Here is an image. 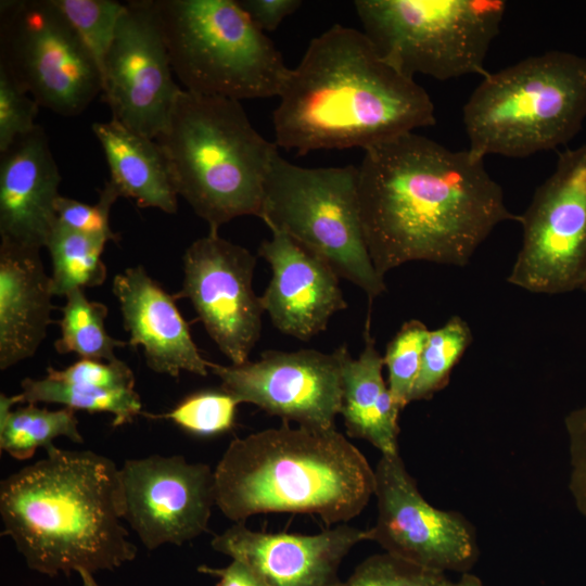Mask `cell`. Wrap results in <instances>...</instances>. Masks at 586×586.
<instances>
[{
    "instance_id": "obj_1",
    "label": "cell",
    "mask_w": 586,
    "mask_h": 586,
    "mask_svg": "<svg viewBox=\"0 0 586 586\" xmlns=\"http://www.w3.org/2000/svg\"><path fill=\"white\" fill-rule=\"evenodd\" d=\"M358 195L366 244L382 277L410 262L463 267L506 205L483 156L407 132L364 150Z\"/></svg>"
},
{
    "instance_id": "obj_2",
    "label": "cell",
    "mask_w": 586,
    "mask_h": 586,
    "mask_svg": "<svg viewBox=\"0 0 586 586\" xmlns=\"http://www.w3.org/2000/svg\"><path fill=\"white\" fill-rule=\"evenodd\" d=\"M278 98L275 142L298 155L366 150L436 123L426 90L388 63L362 30L340 24L310 41Z\"/></svg>"
},
{
    "instance_id": "obj_3",
    "label": "cell",
    "mask_w": 586,
    "mask_h": 586,
    "mask_svg": "<svg viewBox=\"0 0 586 586\" xmlns=\"http://www.w3.org/2000/svg\"><path fill=\"white\" fill-rule=\"evenodd\" d=\"M46 457L1 481L2 535L30 570L48 576L113 571L137 547L122 523L119 468L92 450L52 445Z\"/></svg>"
},
{
    "instance_id": "obj_4",
    "label": "cell",
    "mask_w": 586,
    "mask_h": 586,
    "mask_svg": "<svg viewBox=\"0 0 586 586\" xmlns=\"http://www.w3.org/2000/svg\"><path fill=\"white\" fill-rule=\"evenodd\" d=\"M374 470L335 429H266L234 438L214 469L215 506L234 523L268 512L308 513L327 525L357 517Z\"/></svg>"
},
{
    "instance_id": "obj_5",
    "label": "cell",
    "mask_w": 586,
    "mask_h": 586,
    "mask_svg": "<svg viewBox=\"0 0 586 586\" xmlns=\"http://www.w3.org/2000/svg\"><path fill=\"white\" fill-rule=\"evenodd\" d=\"M155 141L176 193L209 231L240 216H260L278 145L253 127L240 101L181 89Z\"/></svg>"
},
{
    "instance_id": "obj_6",
    "label": "cell",
    "mask_w": 586,
    "mask_h": 586,
    "mask_svg": "<svg viewBox=\"0 0 586 586\" xmlns=\"http://www.w3.org/2000/svg\"><path fill=\"white\" fill-rule=\"evenodd\" d=\"M586 119V58L562 50L485 75L462 109L469 150L526 157L571 141Z\"/></svg>"
},
{
    "instance_id": "obj_7",
    "label": "cell",
    "mask_w": 586,
    "mask_h": 586,
    "mask_svg": "<svg viewBox=\"0 0 586 586\" xmlns=\"http://www.w3.org/2000/svg\"><path fill=\"white\" fill-rule=\"evenodd\" d=\"M184 90L237 101L278 97L290 68L233 0H153Z\"/></svg>"
},
{
    "instance_id": "obj_8",
    "label": "cell",
    "mask_w": 586,
    "mask_h": 586,
    "mask_svg": "<svg viewBox=\"0 0 586 586\" xmlns=\"http://www.w3.org/2000/svg\"><path fill=\"white\" fill-rule=\"evenodd\" d=\"M362 31L408 77L481 75L507 10L505 0H356Z\"/></svg>"
},
{
    "instance_id": "obj_9",
    "label": "cell",
    "mask_w": 586,
    "mask_h": 586,
    "mask_svg": "<svg viewBox=\"0 0 586 586\" xmlns=\"http://www.w3.org/2000/svg\"><path fill=\"white\" fill-rule=\"evenodd\" d=\"M259 218L323 258L360 288L369 302L386 291L365 240L358 167H303L277 154L269 168Z\"/></svg>"
},
{
    "instance_id": "obj_10",
    "label": "cell",
    "mask_w": 586,
    "mask_h": 586,
    "mask_svg": "<svg viewBox=\"0 0 586 586\" xmlns=\"http://www.w3.org/2000/svg\"><path fill=\"white\" fill-rule=\"evenodd\" d=\"M0 65L40 105L76 116L102 92L100 69L52 0L1 1Z\"/></svg>"
},
{
    "instance_id": "obj_11",
    "label": "cell",
    "mask_w": 586,
    "mask_h": 586,
    "mask_svg": "<svg viewBox=\"0 0 586 586\" xmlns=\"http://www.w3.org/2000/svg\"><path fill=\"white\" fill-rule=\"evenodd\" d=\"M519 222L522 244L507 281L537 294L581 290L586 281V143L559 154Z\"/></svg>"
},
{
    "instance_id": "obj_12",
    "label": "cell",
    "mask_w": 586,
    "mask_h": 586,
    "mask_svg": "<svg viewBox=\"0 0 586 586\" xmlns=\"http://www.w3.org/2000/svg\"><path fill=\"white\" fill-rule=\"evenodd\" d=\"M374 470L378 517L368 540L420 568L466 573L479 555L473 526L460 513L430 505L399 453L381 455Z\"/></svg>"
},
{
    "instance_id": "obj_13",
    "label": "cell",
    "mask_w": 586,
    "mask_h": 586,
    "mask_svg": "<svg viewBox=\"0 0 586 586\" xmlns=\"http://www.w3.org/2000/svg\"><path fill=\"white\" fill-rule=\"evenodd\" d=\"M256 262L247 249L208 231L186 250L183 284L174 294L191 302L231 365L249 361L262 332L264 308L252 285Z\"/></svg>"
},
{
    "instance_id": "obj_14",
    "label": "cell",
    "mask_w": 586,
    "mask_h": 586,
    "mask_svg": "<svg viewBox=\"0 0 586 586\" xmlns=\"http://www.w3.org/2000/svg\"><path fill=\"white\" fill-rule=\"evenodd\" d=\"M153 0L129 1L102 69V93L112 118L155 139L181 91Z\"/></svg>"
},
{
    "instance_id": "obj_15",
    "label": "cell",
    "mask_w": 586,
    "mask_h": 586,
    "mask_svg": "<svg viewBox=\"0 0 586 586\" xmlns=\"http://www.w3.org/2000/svg\"><path fill=\"white\" fill-rule=\"evenodd\" d=\"M209 370L221 388L242 403L256 405L283 421L317 430L335 429L342 408L340 351H265L256 361Z\"/></svg>"
},
{
    "instance_id": "obj_16",
    "label": "cell",
    "mask_w": 586,
    "mask_h": 586,
    "mask_svg": "<svg viewBox=\"0 0 586 586\" xmlns=\"http://www.w3.org/2000/svg\"><path fill=\"white\" fill-rule=\"evenodd\" d=\"M123 520L143 546H181L207 531L215 505L214 470L184 457L152 455L119 468Z\"/></svg>"
},
{
    "instance_id": "obj_17",
    "label": "cell",
    "mask_w": 586,
    "mask_h": 586,
    "mask_svg": "<svg viewBox=\"0 0 586 586\" xmlns=\"http://www.w3.org/2000/svg\"><path fill=\"white\" fill-rule=\"evenodd\" d=\"M367 530L339 524L319 534L265 533L234 523L212 542L218 552L252 568L269 586H336L339 566Z\"/></svg>"
},
{
    "instance_id": "obj_18",
    "label": "cell",
    "mask_w": 586,
    "mask_h": 586,
    "mask_svg": "<svg viewBox=\"0 0 586 586\" xmlns=\"http://www.w3.org/2000/svg\"><path fill=\"white\" fill-rule=\"evenodd\" d=\"M258 247L272 271L260 296L264 311L282 333L308 341L327 329L330 318L346 309L340 277L320 256L283 232Z\"/></svg>"
},
{
    "instance_id": "obj_19",
    "label": "cell",
    "mask_w": 586,
    "mask_h": 586,
    "mask_svg": "<svg viewBox=\"0 0 586 586\" xmlns=\"http://www.w3.org/2000/svg\"><path fill=\"white\" fill-rule=\"evenodd\" d=\"M129 344L141 346L148 367L178 378L181 371L206 377L211 362L192 340L174 295L168 294L142 266L129 267L113 279Z\"/></svg>"
},
{
    "instance_id": "obj_20",
    "label": "cell",
    "mask_w": 586,
    "mask_h": 586,
    "mask_svg": "<svg viewBox=\"0 0 586 586\" xmlns=\"http://www.w3.org/2000/svg\"><path fill=\"white\" fill-rule=\"evenodd\" d=\"M1 241L41 250L58 218L61 175L37 125L0 154Z\"/></svg>"
},
{
    "instance_id": "obj_21",
    "label": "cell",
    "mask_w": 586,
    "mask_h": 586,
    "mask_svg": "<svg viewBox=\"0 0 586 586\" xmlns=\"http://www.w3.org/2000/svg\"><path fill=\"white\" fill-rule=\"evenodd\" d=\"M51 279L40 250L0 243V369L33 357L51 323Z\"/></svg>"
},
{
    "instance_id": "obj_22",
    "label": "cell",
    "mask_w": 586,
    "mask_h": 586,
    "mask_svg": "<svg viewBox=\"0 0 586 586\" xmlns=\"http://www.w3.org/2000/svg\"><path fill=\"white\" fill-rule=\"evenodd\" d=\"M365 346L352 358L346 345L339 347L342 367V408L347 435L362 438L381 451L398 453V417L383 378V356L375 348L368 317L364 332Z\"/></svg>"
},
{
    "instance_id": "obj_23",
    "label": "cell",
    "mask_w": 586,
    "mask_h": 586,
    "mask_svg": "<svg viewBox=\"0 0 586 586\" xmlns=\"http://www.w3.org/2000/svg\"><path fill=\"white\" fill-rule=\"evenodd\" d=\"M110 169V182L119 196L131 199L139 207H152L167 214L178 208L165 156L155 141L118 120L93 123Z\"/></svg>"
},
{
    "instance_id": "obj_24",
    "label": "cell",
    "mask_w": 586,
    "mask_h": 586,
    "mask_svg": "<svg viewBox=\"0 0 586 586\" xmlns=\"http://www.w3.org/2000/svg\"><path fill=\"white\" fill-rule=\"evenodd\" d=\"M22 392L16 394L20 404H59L73 410L107 412L113 425L132 422L143 413L136 390H111L90 381L59 375L54 368H47L41 379L26 378L21 382Z\"/></svg>"
},
{
    "instance_id": "obj_25",
    "label": "cell",
    "mask_w": 586,
    "mask_h": 586,
    "mask_svg": "<svg viewBox=\"0 0 586 586\" xmlns=\"http://www.w3.org/2000/svg\"><path fill=\"white\" fill-rule=\"evenodd\" d=\"M106 242L56 220L44 245L52 260V294L65 296L75 289L101 285L106 278V266L101 258Z\"/></svg>"
},
{
    "instance_id": "obj_26",
    "label": "cell",
    "mask_w": 586,
    "mask_h": 586,
    "mask_svg": "<svg viewBox=\"0 0 586 586\" xmlns=\"http://www.w3.org/2000/svg\"><path fill=\"white\" fill-rule=\"evenodd\" d=\"M60 436L84 443L75 410L71 408L49 410L26 404L0 412V449L16 460L31 458L39 447L54 445Z\"/></svg>"
},
{
    "instance_id": "obj_27",
    "label": "cell",
    "mask_w": 586,
    "mask_h": 586,
    "mask_svg": "<svg viewBox=\"0 0 586 586\" xmlns=\"http://www.w3.org/2000/svg\"><path fill=\"white\" fill-rule=\"evenodd\" d=\"M65 297L66 303L62 307V318L59 321L61 337L54 343L58 353H75L86 359H116L115 348L124 347L127 343L106 332L104 320L107 317V307L88 300L84 289H75Z\"/></svg>"
},
{
    "instance_id": "obj_28",
    "label": "cell",
    "mask_w": 586,
    "mask_h": 586,
    "mask_svg": "<svg viewBox=\"0 0 586 586\" xmlns=\"http://www.w3.org/2000/svg\"><path fill=\"white\" fill-rule=\"evenodd\" d=\"M472 340V331L460 316H453L440 328L430 330L411 402L430 399L449 383L454 368Z\"/></svg>"
},
{
    "instance_id": "obj_29",
    "label": "cell",
    "mask_w": 586,
    "mask_h": 586,
    "mask_svg": "<svg viewBox=\"0 0 586 586\" xmlns=\"http://www.w3.org/2000/svg\"><path fill=\"white\" fill-rule=\"evenodd\" d=\"M102 69L125 3L112 0H52Z\"/></svg>"
},
{
    "instance_id": "obj_30",
    "label": "cell",
    "mask_w": 586,
    "mask_h": 586,
    "mask_svg": "<svg viewBox=\"0 0 586 586\" xmlns=\"http://www.w3.org/2000/svg\"><path fill=\"white\" fill-rule=\"evenodd\" d=\"M429 333L425 323L410 319L402 324L386 345L383 361L387 368V386L400 410L411 402Z\"/></svg>"
},
{
    "instance_id": "obj_31",
    "label": "cell",
    "mask_w": 586,
    "mask_h": 586,
    "mask_svg": "<svg viewBox=\"0 0 586 586\" xmlns=\"http://www.w3.org/2000/svg\"><path fill=\"white\" fill-rule=\"evenodd\" d=\"M239 404L234 396L222 388L207 390L187 396L166 413L144 415L153 419H168L189 433L209 436L233 426Z\"/></svg>"
},
{
    "instance_id": "obj_32",
    "label": "cell",
    "mask_w": 586,
    "mask_h": 586,
    "mask_svg": "<svg viewBox=\"0 0 586 586\" xmlns=\"http://www.w3.org/2000/svg\"><path fill=\"white\" fill-rule=\"evenodd\" d=\"M445 578L391 553L374 555L362 561L345 581L336 586H440Z\"/></svg>"
},
{
    "instance_id": "obj_33",
    "label": "cell",
    "mask_w": 586,
    "mask_h": 586,
    "mask_svg": "<svg viewBox=\"0 0 586 586\" xmlns=\"http://www.w3.org/2000/svg\"><path fill=\"white\" fill-rule=\"evenodd\" d=\"M39 104L0 65V154L37 125Z\"/></svg>"
},
{
    "instance_id": "obj_34",
    "label": "cell",
    "mask_w": 586,
    "mask_h": 586,
    "mask_svg": "<svg viewBox=\"0 0 586 586\" xmlns=\"http://www.w3.org/2000/svg\"><path fill=\"white\" fill-rule=\"evenodd\" d=\"M118 198L117 190L110 181L93 205L60 195L55 202L56 218L71 229L116 242L119 238L110 226V211Z\"/></svg>"
},
{
    "instance_id": "obj_35",
    "label": "cell",
    "mask_w": 586,
    "mask_h": 586,
    "mask_svg": "<svg viewBox=\"0 0 586 586\" xmlns=\"http://www.w3.org/2000/svg\"><path fill=\"white\" fill-rule=\"evenodd\" d=\"M570 441L572 495L579 511L586 517V404L565 419Z\"/></svg>"
},
{
    "instance_id": "obj_36",
    "label": "cell",
    "mask_w": 586,
    "mask_h": 586,
    "mask_svg": "<svg viewBox=\"0 0 586 586\" xmlns=\"http://www.w3.org/2000/svg\"><path fill=\"white\" fill-rule=\"evenodd\" d=\"M240 7L262 31H273L302 5L300 0H240Z\"/></svg>"
},
{
    "instance_id": "obj_37",
    "label": "cell",
    "mask_w": 586,
    "mask_h": 586,
    "mask_svg": "<svg viewBox=\"0 0 586 586\" xmlns=\"http://www.w3.org/2000/svg\"><path fill=\"white\" fill-rule=\"evenodd\" d=\"M198 571L218 577L216 586H269L252 568L232 559L226 568L200 565Z\"/></svg>"
},
{
    "instance_id": "obj_38",
    "label": "cell",
    "mask_w": 586,
    "mask_h": 586,
    "mask_svg": "<svg viewBox=\"0 0 586 586\" xmlns=\"http://www.w3.org/2000/svg\"><path fill=\"white\" fill-rule=\"evenodd\" d=\"M440 586H483V584L479 577L466 572L458 582H450L445 577Z\"/></svg>"
},
{
    "instance_id": "obj_39",
    "label": "cell",
    "mask_w": 586,
    "mask_h": 586,
    "mask_svg": "<svg viewBox=\"0 0 586 586\" xmlns=\"http://www.w3.org/2000/svg\"><path fill=\"white\" fill-rule=\"evenodd\" d=\"M81 578V586H100L94 577L93 574L86 570H79L77 572Z\"/></svg>"
},
{
    "instance_id": "obj_40",
    "label": "cell",
    "mask_w": 586,
    "mask_h": 586,
    "mask_svg": "<svg viewBox=\"0 0 586 586\" xmlns=\"http://www.w3.org/2000/svg\"><path fill=\"white\" fill-rule=\"evenodd\" d=\"M584 293H586V281L584 282V284L582 285V289H581Z\"/></svg>"
}]
</instances>
